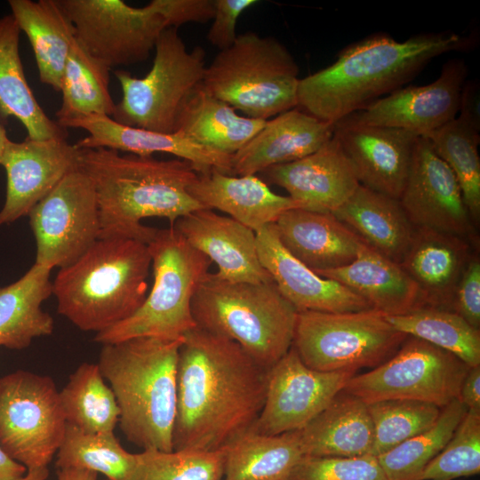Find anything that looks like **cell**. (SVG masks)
<instances>
[{
    "mask_svg": "<svg viewBox=\"0 0 480 480\" xmlns=\"http://www.w3.org/2000/svg\"><path fill=\"white\" fill-rule=\"evenodd\" d=\"M267 372L233 340L197 326L188 332L179 351L173 450H221L250 430Z\"/></svg>",
    "mask_w": 480,
    "mask_h": 480,
    "instance_id": "obj_1",
    "label": "cell"
},
{
    "mask_svg": "<svg viewBox=\"0 0 480 480\" xmlns=\"http://www.w3.org/2000/svg\"><path fill=\"white\" fill-rule=\"evenodd\" d=\"M470 42L452 31L419 34L403 42L372 35L344 48L332 65L300 79L297 107L335 124L404 87L433 59L466 50Z\"/></svg>",
    "mask_w": 480,
    "mask_h": 480,
    "instance_id": "obj_2",
    "label": "cell"
},
{
    "mask_svg": "<svg viewBox=\"0 0 480 480\" xmlns=\"http://www.w3.org/2000/svg\"><path fill=\"white\" fill-rule=\"evenodd\" d=\"M80 169L92 180L98 198L99 239L125 237L146 244L157 228L142 224L147 218L175 221L204 209L189 193L198 176L188 161L160 160L108 148H79Z\"/></svg>",
    "mask_w": 480,
    "mask_h": 480,
    "instance_id": "obj_3",
    "label": "cell"
},
{
    "mask_svg": "<svg viewBox=\"0 0 480 480\" xmlns=\"http://www.w3.org/2000/svg\"><path fill=\"white\" fill-rule=\"evenodd\" d=\"M182 341L183 337H138L102 344L98 365L115 394L120 428L128 441L143 450H173Z\"/></svg>",
    "mask_w": 480,
    "mask_h": 480,
    "instance_id": "obj_4",
    "label": "cell"
},
{
    "mask_svg": "<svg viewBox=\"0 0 480 480\" xmlns=\"http://www.w3.org/2000/svg\"><path fill=\"white\" fill-rule=\"evenodd\" d=\"M150 267L148 244L125 237L98 239L58 271L52 283L58 313L82 331H105L141 306Z\"/></svg>",
    "mask_w": 480,
    "mask_h": 480,
    "instance_id": "obj_5",
    "label": "cell"
},
{
    "mask_svg": "<svg viewBox=\"0 0 480 480\" xmlns=\"http://www.w3.org/2000/svg\"><path fill=\"white\" fill-rule=\"evenodd\" d=\"M191 308L197 327L237 343L266 370L292 346L298 310L273 281L233 283L209 273Z\"/></svg>",
    "mask_w": 480,
    "mask_h": 480,
    "instance_id": "obj_6",
    "label": "cell"
},
{
    "mask_svg": "<svg viewBox=\"0 0 480 480\" xmlns=\"http://www.w3.org/2000/svg\"><path fill=\"white\" fill-rule=\"evenodd\" d=\"M153 285L141 306L128 318L96 333L101 344L138 337L182 338L196 327L192 300L210 273L211 260L173 227L157 229L148 244Z\"/></svg>",
    "mask_w": 480,
    "mask_h": 480,
    "instance_id": "obj_7",
    "label": "cell"
},
{
    "mask_svg": "<svg viewBox=\"0 0 480 480\" xmlns=\"http://www.w3.org/2000/svg\"><path fill=\"white\" fill-rule=\"evenodd\" d=\"M299 72L281 42L247 31L206 66L201 87L248 117L268 120L297 107Z\"/></svg>",
    "mask_w": 480,
    "mask_h": 480,
    "instance_id": "obj_8",
    "label": "cell"
},
{
    "mask_svg": "<svg viewBox=\"0 0 480 480\" xmlns=\"http://www.w3.org/2000/svg\"><path fill=\"white\" fill-rule=\"evenodd\" d=\"M205 68V51L201 46L188 51L178 28H166L156 41L153 64L145 76L115 71L122 99L112 118L128 126L173 133L183 106L202 84Z\"/></svg>",
    "mask_w": 480,
    "mask_h": 480,
    "instance_id": "obj_9",
    "label": "cell"
},
{
    "mask_svg": "<svg viewBox=\"0 0 480 480\" xmlns=\"http://www.w3.org/2000/svg\"><path fill=\"white\" fill-rule=\"evenodd\" d=\"M407 335L386 315L367 309L352 312L299 311L292 346L301 361L319 372L377 367L390 358Z\"/></svg>",
    "mask_w": 480,
    "mask_h": 480,
    "instance_id": "obj_10",
    "label": "cell"
},
{
    "mask_svg": "<svg viewBox=\"0 0 480 480\" xmlns=\"http://www.w3.org/2000/svg\"><path fill=\"white\" fill-rule=\"evenodd\" d=\"M66 424L51 377L18 370L0 378V446L27 469L48 466Z\"/></svg>",
    "mask_w": 480,
    "mask_h": 480,
    "instance_id": "obj_11",
    "label": "cell"
},
{
    "mask_svg": "<svg viewBox=\"0 0 480 480\" xmlns=\"http://www.w3.org/2000/svg\"><path fill=\"white\" fill-rule=\"evenodd\" d=\"M469 368L453 354L407 336L390 358L367 372L355 374L343 390L366 404L406 399L442 409L458 398Z\"/></svg>",
    "mask_w": 480,
    "mask_h": 480,
    "instance_id": "obj_12",
    "label": "cell"
},
{
    "mask_svg": "<svg viewBox=\"0 0 480 480\" xmlns=\"http://www.w3.org/2000/svg\"><path fill=\"white\" fill-rule=\"evenodd\" d=\"M36 243V264L52 269L77 260L100 232L97 194L79 168L68 173L29 212Z\"/></svg>",
    "mask_w": 480,
    "mask_h": 480,
    "instance_id": "obj_13",
    "label": "cell"
},
{
    "mask_svg": "<svg viewBox=\"0 0 480 480\" xmlns=\"http://www.w3.org/2000/svg\"><path fill=\"white\" fill-rule=\"evenodd\" d=\"M80 45L108 68L146 60L166 28L148 5L122 0H59Z\"/></svg>",
    "mask_w": 480,
    "mask_h": 480,
    "instance_id": "obj_14",
    "label": "cell"
},
{
    "mask_svg": "<svg viewBox=\"0 0 480 480\" xmlns=\"http://www.w3.org/2000/svg\"><path fill=\"white\" fill-rule=\"evenodd\" d=\"M355 374L354 371L326 372L311 369L292 346L268 370L264 404L250 430L276 436L303 428Z\"/></svg>",
    "mask_w": 480,
    "mask_h": 480,
    "instance_id": "obj_15",
    "label": "cell"
},
{
    "mask_svg": "<svg viewBox=\"0 0 480 480\" xmlns=\"http://www.w3.org/2000/svg\"><path fill=\"white\" fill-rule=\"evenodd\" d=\"M399 201L415 228L439 230L468 241L475 236V224L458 180L426 137L416 140Z\"/></svg>",
    "mask_w": 480,
    "mask_h": 480,
    "instance_id": "obj_16",
    "label": "cell"
},
{
    "mask_svg": "<svg viewBox=\"0 0 480 480\" xmlns=\"http://www.w3.org/2000/svg\"><path fill=\"white\" fill-rule=\"evenodd\" d=\"M468 73L464 60H450L432 83L404 86L342 120L427 136L457 116Z\"/></svg>",
    "mask_w": 480,
    "mask_h": 480,
    "instance_id": "obj_17",
    "label": "cell"
},
{
    "mask_svg": "<svg viewBox=\"0 0 480 480\" xmlns=\"http://www.w3.org/2000/svg\"><path fill=\"white\" fill-rule=\"evenodd\" d=\"M79 156L67 139L9 140L0 161L7 180L0 225L28 215L68 173L80 168Z\"/></svg>",
    "mask_w": 480,
    "mask_h": 480,
    "instance_id": "obj_18",
    "label": "cell"
},
{
    "mask_svg": "<svg viewBox=\"0 0 480 480\" xmlns=\"http://www.w3.org/2000/svg\"><path fill=\"white\" fill-rule=\"evenodd\" d=\"M333 137L350 162L360 185L399 199L418 135L397 128L340 120Z\"/></svg>",
    "mask_w": 480,
    "mask_h": 480,
    "instance_id": "obj_19",
    "label": "cell"
},
{
    "mask_svg": "<svg viewBox=\"0 0 480 480\" xmlns=\"http://www.w3.org/2000/svg\"><path fill=\"white\" fill-rule=\"evenodd\" d=\"M263 180L284 188L300 208L332 213L360 185L356 172L332 138L316 152L261 172Z\"/></svg>",
    "mask_w": 480,
    "mask_h": 480,
    "instance_id": "obj_20",
    "label": "cell"
},
{
    "mask_svg": "<svg viewBox=\"0 0 480 480\" xmlns=\"http://www.w3.org/2000/svg\"><path fill=\"white\" fill-rule=\"evenodd\" d=\"M255 233L262 267L298 312L340 313L372 309L365 300L348 288L318 276L293 257L280 242L275 223Z\"/></svg>",
    "mask_w": 480,
    "mask_h": 480,
    "instance_id": "obj_21",
    "label": "cell"
},
{
    "mask_svg": "<svg viewBox=\"0 0 480 480\" xmlns=\"http://www.w3.org/2000/svg\"><path fill=\"white\" fill-rule=\"evenodd\" d=\"M173 227L216 264L218 278L233 283L273 281L260 261L256 233L234 219L204 208L178 219Z\"/></svg>",
    "mask_w": 480,
    "mask_h": 480,
    "instance_id": "obj_22",
    "label": "cell"
},
{
    "mask_svg": "<svg viewBox=\"0 0 480 480\" xmlns=\"http://www.w3.org/2000/svg\"><path fill=\"white\" fill-rule=\"evenodd\" d=\"M59 125L88 132L75 144L78 148H108L142 156L166 153L190 162L198 173L217 170L231 174L232 156L200 145L179 132L161 133L128 126L108 116H92Z\"/></svg>",
    "mask_w": 480,
    "mask_h": 480,
    "instance_id": "obj_23",
    "label": "cell"
},
{
    "mask_svg": "<svg viewBox=\"0 0 480 480\" xmlns=\"http://www.w3.org/2000/svg\"><path fill=\"white\" fill-rule=\"evenodd\" d=\"M334 124L292 108L266 121L232 155L231 174L257 175L268 168L294 162L322 148L333 136Z\"/></svg>",
    "mask_w": 480,
    "mask_h": 480,
    "instance_id": "obj_24",
    "label": "cell"
},
{
    "mask_svg": "<svg viewBox=\"0 0 480 480\" xmlns=\"http://www.w3.org/2000/svg\"><path fill=\"white\" fill-rule=\"evenodd\" d=\"M469 241L428 228H415L400 265L416 284L421 307L452 310L453 294L472 254Z\"/></svg>",
    "mask_w": 480,
    "mask_h": 480,
    "instance_id": "obj_25",
    "label": "cell"
},
{
    "mask_svg": "<svg viewBox=\"0 0 480 480\" xmlns=\"http://www.w3.org/2000/svg\"><path fill=\"white\" fill-rule=\"evenodd\" d=\"M188 190L204 208L225 212L254 232L276 223L284 212L300 208L290 196L273 192L257 175L234 176L212 170L198 173Z\"/></svg>",
    "mask_w": 480,
    "mask_h": 480,
    "instance_id": "obj_26",
    "label": "cell"
},
{
    "mask_svg": "<svg viewBox=\"0 0 480 480\" xmlns=\"http://www.w3.org/2000/svg\"><path fill=\"white\" fill-rule=\"evenodd\" d=\"M280 242L314 272L351 263L361 240L332 213L293 208L275 223Z\"/></svg>",
    "mask_w": 480,
    "mask_h": 480,
    "instance_id": "obj_27",
    "label": "cell"
},
{
    "mask_svg": "<svg viewBox=\"0 0 480 480\" xmlns=\"http://www.w3.org/2000/svg\"><path fill=\"white\" fill-rule=\"evenodd\" d=\"M315 273L344 285L386 316L404 315L422 306L416 284L402 266L363 242L351 263Z\"/></svg>",
    "mask_w": 480,
    "mask_h": 480,
    "instance_id": "obj_28",
    "label": "cell"
},
{
    "mask_svg": "<svg viewBox=\"0 0 480 480\" xmlns=\"http://www.w3.org/2000/svg\"><path fill=\"white\" fill-rule=\"evenodd\" d=\"M332 214L367 246L399 264L415 232L399 199L362 185Z\"/></svg>",
    "mask_w": 480,
    "mask_h": 480,
    "instance_id": "obj_29",
    "label": "cell"
},
{
    "mask_svg": "<svg viewBox=\"0 0 480 480\" xmlns=\"http://www.w3.org/2000/svg\"><path fill=\"white\" fill-rule=\"evenodd\" d=\"M304 455L357 457L370 454L373 425L368 405L341 390L307 426L296 430Z\"/></svg>",
    "mask_w": 480,
    "mask_h": 480,
    "instance_id": "obj_30",
    "label": "cell"
},
{
    "mask_svg": "<svg viewBox=\"0 0 480 480\" xmlns=\"http://www.w3.org/2000/svg\"><path fill=\"white\" fill-rule=\"evenodd\" d=\"M11 14L33 49L40 81L60 92L64 68L76 39L59 0H10Z\"/></svg>",
    "mask_w": 480,
    "mask_h": 480,
    "instance_id": "obj_31",
    "label": "cell"
},
{
    "mask_svg": "<svg viewBox=\"0 0 480 480\" xmlns=\"http://www.w3.org/2000/svg\"><path fill=\"white\" fill-rule=\"evenodd\" d=\"M20 32L12 14L0 17V113L18 119L30 139H67L66 129L45 114L28 84L20 55Z\"/></svg>",
    "mask_w": 480,
    "mask_h": 480,
    "instance_id": "obj_32",
    "label": "cell"
},
{
    "mask_svg": "<svg viewBox=\"0 0 480 480\" xmlns=\"http://www.w3.org/2000/svg\"><path fill=\"white\" fill-rule=\"evenodd\" d=\"M49 268L35 263L19 280L0 288V347L28 348L52 333L54 321L42 308L52 293Z\"/></svg>",
    "mask_w": 480,
    "mask_h": 480,
    "instance_id": "obj_33",
    "label": "cell"
},
{
    "mask_svg": "<svg viewBox=\"0 0 480 480\" xmlns=\"http://www.w3.org/2000/svg\"><path fill=\"white\" fill-rule=\"evenodd\" d=\"M266 121L238 115L235 108L210 95L200 85L183 106L174 132L232 156L262 128Z\"/></svg>",
    "mask_w": 480,
    "mask_h": 480,
    "instance_id": "obj_34",
    "label": "cell"
},
{
    "mask_svg": "<svg viewBox=\"0 0 480 480\" xmlns=\"http://www.w3.org/2000/svg\"><path fill=\"white\" fill-rule=\"evenodd\" d=\"M223 452L221 480H289L305 456L297 431L268 436L248 430Z\"/></svg>",
    "mask_w": 480,
    "mask_h": 480,
    "instance_id": "obj_35",
    "label": "cell"
},
{
    "mask_svg": "<svg viewBox=\"0 0 480 480\" xmlns=\"http://www.w3.org/2000/svg\"><path fill=\"white\" fill-rule=\"evenodd\" d=\"M110 68L90 55L76 39L68 57L60 92L57 123L92 116L112 117L116 103L109 92Z\"/></svg>",
    "mask_w": 480,
    "mask_h": 480,
    "instance_id": "obj_36",
    "label": "cell"
},
{
    "mask_svg": "<svg viewBox=\"0 0 480 480\" xmlns=\"http://www.w3.org/2000/svg\"><path fill=\"white\" fill-rule=\"evenodd\" d=\"M67 423L91 433L113 432L120 410L98 364L83 363L59 391Z\"/></svg>",
    "mask_w": 480,
    "mask_h": 480,
    "instance_id": "obj_37",
    "label": "cell"
},
{
    "mask_svg": "<svg viewBox=\"0 0 480 480\" xmlns=\"http://www.w3.org/2000/svg\"><path fill=\"white\" fill-rule=\"evenodd\" d=\"M386 318L397 331L453 354L469 367L480 365V330L454 311L423 306Z\"/></svg>",
    "mask_w": 480,
    "mask_h": 480,
    "instance_id": "obj_38",
    "label": "cell"
},
{
    "mask_svg": "<svg viewBox=\"0 0 480 480\" xmlns=\"http://www.w3.org/2000/svg\"><path fill=\"white\" fill-rule=\"evenodd\" d=\"M480 126L458 116L426 137L460 184L475 225L480 220Z\"/></svg>",
    "mask_w": 480,
    "mask_h": 480,
    "instance_id": "obj_39",
    "label": "cell"
},
{
    "mask_svg": "<svg viewBox=\"0 0 480 480\" xmlns=\"http://www.w3.org/2000/svg\"><path fill=\"white\" fill-rule=\"evenodd\" d=\"M56 454L58 469L92 471L108 480H129L136 465V453L124 449L113 432H85L68 423Z\"/></svg>",
    "mask_w": 480,
    "mask_h": 480,
    "instance_id": "obj_40",
    "label": "cell"
},
{
    "mask_svg": "<svg viewBox=\"0 0 480 480\" xmlns=\"http://www.w3.org/2000/svg\"><path fill=\"white\" fill-rule=\"evenodd\" d=\"M467 411L458 398L453 399L442 408L432 427L378 456L388 480H419L425 467L448 443Z\"/></svg>",
    "mask_w": 480,
    "mask_h": 480,
    "instance_id": "obj_41",
    "label": "cell"
},
{
    "mask_svg": "<svg viewBox=\"0 0 480 480\" xmlns=\"http://www.w3.org/2000/svg\"><path fill=\"white\" fill-rule=\"evenodd\" d=\"M373 425L370 454L378 457L432 427L441 408L430 403L391 399L367 404Z\"/></svg>",
    "mask_w": 480,
    "mask_h": 480,
    "instance_id": "obj_42",
    "label": "cell"
},
{
    "mask_svg": "<svg viewBox=\"0 0 480 480\" xmlns=\"http://www.w3.org/2000/svg\"><path fill=\"white\" fill-rule=\"evenodd\" d=\"M223 465V449H146L136 453V465L129 480H221Z\"/></svg>",
    "mask_w": 480,
    "mask_h": 480,
    "instance_id": "obj_43",
    "label": "cell"
},
{
    "mask_svg": "<svg viewBox=\"0 0 480 480\" xmlns=\"http://www.w3.org/2000/svg\"><path fill=\"white\" fill-rule=\"evenodd\" d=\"M480 473V412L468 410L444 449L419 480H453Z\"/></svg>",
    "mask_w": 480,
    "mask_h": 480,
    "instance_id": "obj_44",
    "label": "cell"
},
{
    "mask_svg": "<svg viewBox=\"0 0 480 480\" xmlns=\"http://www.w3.org/2000/svg\"><path fill=\"white\" fill-rule=\"evenodd\" d=\"M289 480H388L377 457H324L305 455Z\"/></svg>",
    "mask_w": 480,
    "mask_h": 480,
    "instance_id": "obj_45",
    "label": "cell"
},
{
    "mask_svg": "<svg viewBox=\"0 0 480 480\" xmlns=\"http://www.w3.org/2000/svg\"><path fill=\"white\" fill-rule=\"evenodd\" d=\"M452 311L480 330V259L474 252L456 286Z\"/></svg>",
    "mask_w": 480,
    "mask_h": 480,
    "instance_id": "obj_46",
    "label": "cell"
},
{
    "mask_svg": "<svg viewBox=\"0 0 480 480\" xmlns=\"http://www.w3.org/2000/svg\"><path fill=\"white\" fill-rule=\"evenodd\" d=\"M147 5L163 19L166 28H178L188 22L205 23L215 13L214 0H152Z\"/></svg>",
    "mask_w": 480,
    "mask_h": 480,
    "instance_id": "obj_47",
    "label": "cell"
},
{
    "mask_svg": "<svg viewBox=\"0 0 480 480\" xmlns=\"http://www.w3.org/2000/svg\"><path fill=\"white\" fill-rule=\"evenodd\" d=\"M213 22L207 34L208 42L220 51L231 46L236 41V21L240 15L257 0H214Z\"/></svg>",
    "mask_w": 480,
    "mask_h": 480,
    "instance_id": "obj_48",
    "label": "cell"
},
{
    "mask_svg": "<svg viewBox=\"0 0 480 480\" xmlns=\"http://www.w3.org/2000/svg\"><path fill=\"white\" fill-rule=\"evenodd\" d=\"M458 399L468 410L480 412V365L469 368L461 382Z\"/></svg>",
    "mask_w": 480,
    "mask_h": 480,
    "instance_id": "obj_49",
    "label": "cell"
},
{
    "mask_svg": "<svg viewBox=\"0 0 480 480\" xmlns=\"http://www.w3.org/2000/svg\"><path fill=\"white\" fill-rule=\"evenodd\" d=\"M459 116L480 126L479 86L477 83L466 81L464 84L460 99Z\"/></svg>",
    "mask_w": 480,
    "mask_h": 480,
    "instance_id": "obj_50",
    "label": "cell"
},
{
    "mask_svg": "<svg viewBox=\"0 0 480 480\" xmlns=\"http://www.w3.org/2000/svg\"><path fill=\"white\" fill-rule=\"evenodd\" d=\"M27 471L26 467L12 459L0 446V480H16Z\"/></svg>",
    "mask_w": 480,
    "mask_h": 480,
    "instance_id": "obj_51",
    "label": "cell"
},
{
    "mask_svg": "<svg viewBox=\"0 0 480 480\" xmlns=\"http://www.w3.org/2000/svg\"><path fill=\"white\" fill-rule=\"evenodd\" d=\"M58 480H97L98 474L83 469H58Z\"/></svg>",
    "mask_w": 480,
    "mask_h": 480,
    "instance_id": "obj_52",
    "label": "cell"
},
{
    "mask_svg": "<svg viewBox=\"0 0 480 480\" xmlns=\"http://www.w3.org/2000/svg\"><path fill=\"white\" fill-rule=\"evenodd\" d=\"M49 476V470L46 468H33V469H28L27 473L16 479V480H46Z\"/></svg>",
    "mask_w": 480,
    "mask_h": 480,
    "instance_id": "obj_53",
    "label": "cell"
},
{
    "mask_svg": "<svg viewBox=\"0 0 480 480\" xmlns=\"http://www.w3.org/2000/svg\"><path fill=\"white\" fill-rule=\"evenodd\" d=\"M9 140H10L7 137L6 131L4 127L2 125V124L0 123V161L2 159L4 149Z\"/></svg>",
    "mask_w": 480,
    "mask_h": 480,
    "instance_id": "obj_54",
    "label": "cell"
},
{
    "mask_svg": "<svg viewBox=\"0 0 480 480\" xmlns=\"http://www.w3.org/2000/svg\"><path fill=\"white\" fill-rule=\"evenodd\" d=\"M105 480H108V479H105Z\"/></svg>",
    "mask_w": 480,
    "mask_h": 480,
    "instance_id": "obj_55",
    "label": "cell"
}]
</instances>
